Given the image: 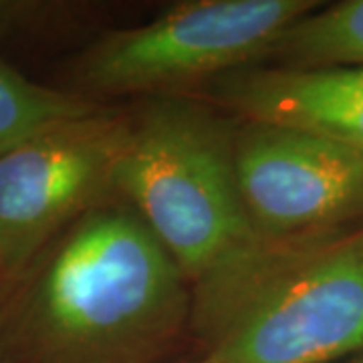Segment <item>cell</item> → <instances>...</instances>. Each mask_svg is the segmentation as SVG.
<instances>
[{
	"instance_id": "5b68a950",
	"label": "cell",
	"mask_w": 363,
	"mask_h": 363,
	"mask_svg": "<svg viewBox=\"0 0 363 363\" xmlns=\"http://www.w3.org/2000/svg\"><path fill=\"white\" fill-rule=\"evenodd\" d=\"M128 131L130 116L97 107L0 156V279L6 295L59 234L116 200Z\"/></svg>"
},
{
	"instance_id": "52a82bcc",
	"label": "cell",
	"mask_w": 363,
	"mask_h": 363,
	"mask_svg": "<svg viewBox=\"0 0 363 363\" xmlns=\"http://www.w3.org/2000/svg\"><path fill=\"white\" fill-rule=\"evenodd\" d=\"M212 89L242 119L313 131L363 156V67H242Z\"/></svg>"
},
{
	"instance_id": "4fadbf2b",
	"label": "cell",
	"mask_w": 363,
	"mask_h": 363,
	"mask_svg": "<svg viewBox=\"0 0 363 363\" xmlns=\"http://www.w3.org/2000/svg\"><path fill=\"white\" fill-rule=\"evenodd\" d=\"M359 234H362V238H363V230H362V233H359Z\"/></svg>"
},
{
	"instance_id": "9c48e42d",
	"label": "cell",
	"mask_w": 363,
	"mask_h": 363,
	"mask_svg": "<svg viewBox=\"0 0 363 363\" xmlns=\"http://www.w3.org/2000/svg\"><path fill=\"white\" fill-rule=\"evenodd\" d=\"M101 105L69 89L25 77L0 59V156L59 121L85 116Z\"/></svg>"
},
{
	"instance_id": "7a4b0ae2",
	"label": "cell",
	"mask_w": 363,
	"mask_h": 363,
	"mask_svg": "<svg viewBox=\"0 0 363 363\" xmlns=\"http://www.w3.org/2000/svg\"><path fill=\"white\" fill-rule=\"evenodd\" d=\"M190 323L228 363H327L363 350V238H257L192 285Z\"/></svg>"
},
{
	"instance_id": "5bb4252c",
	"label": "cell",
	"mask_w": 363,
	"mask_h": 363,
	"mask_svg": "<svg viewBox=\"0 0 363 363\" xmlns=\"http://www.w3.org/2000/svg\"><path fill=\"white\" fill-rule=\"evenodd\" d=\"M359 363H363V362H359Z\"/></svg>"
},
{
	"instance_id": "277c9868",
	"label": "cell",
	"mask_w": 363,
	"mask_h": 363,
	"mask_svg": "<svg viewBox=\"0 0 363 363\" xmlns=\"http://www.w3.org/2000/svg\"><path fill=\"white\" fill-rule=\"evenodd\" d=\"M319 6L313 0H198L182 2L156 21L101 35L69 67L71 93H166L262 65L277 39Z\"/></svg>"
},
{
	"instance_id": "7c38bea8",
	"label": "cell",
	"mask_w": 363,
	"mask_h": 363,
	"mask_svg": "<svg viewBox=\"0 0 363 363\" xmlns=\"http://www.w3.org/2000/svg\"><path fill=\"white\" fill-rule=\"evenodd\" d=\"M196 363H228V362H222V359H216V357H210V355H204L200 362Z\"/></svg>"
},
{
	"instance_id": "6da1fadb",
	"label": "cell",
	"mask_w": 363,
	"mask_h": 363,
	"mask_svg": "<svg viewBox=\"0 0 363 363\" xmlns=\"http://www.w3.org/2000/svg\"><path fill=\"white\" fill-rule=\"evenodd\" d=\"M190 281L121 200L59 234L9 291L0 363H147L192 313Z\"/></svg>"
},
{
	"instance_id": "3957f363",
	"label": "cell",
	"mask_w": 363,
	"mask_h": 363,
	"mask_svg": "<svg viewBox=\"0 0 363 363\" xmlns=\"http://www.w3.org/2000/svg\"><path fill=\"white\" fill-rule=\"evenodd\" d=\"M234 131L180 95H157L130 117L116 200L142 218L190 285L259 238L240 196Z\"/></svg>"
},
{
	"instance_id": "ba28073f",
	"label": "cell",
	"mask_w": 363,
	"mask_h": 363,
	"mask_svg": "<svg viewBox=\"0 0 363 363\" xmlns=\"http://www.w3.org/2000/svg\"><path fill=\"white\" fill-rule=\"evenodd\" d=\"M267 67L331 69L363 67V0L321 4L301 16L277 39Z\"/></svg>"
},
{
	"instance_id": "8992f818",
	"label": "cell",
	"mask_w": 363,
	"mask_h": 363,
	"mask_svg": "<svg viewBox=\"0 0 363 363\" xmlns=\"http://www.w3.org/2000/svg\"><path fill=\"white\" fill-rule=\"evenodd\" d=\"M242 121L236 176L259 238L331 234L363 216V156L313 131Z\"/></svg>"
},
{
	"instance_id": "30bf717a",
	"label": "cell",
	"mask_w": 363,
	"mask_h": 363,
	"mask_svg": "<svg viewBox=\"0 0 363 363\" xmlns=\"http://www.w3.org/2000/svg\"><path fill=\"white\" fill-rule=\"evenodd\" d=\"M89 9L65 0H0V43L52 40L83 21Z\"/></svg>"
},
{
	"instance_id": "8fae6325",
	"label": "cell",
	"mask_w": 363,
	"mask_h": 363,
	"mask_svg": "<svg viewBox=\"0 0 363 363\" xmlns=\"http://www.w3.org/2000/svg\"><path fill=\"white\" fill-rule=\"evenodd\" d=\"M4 301H6V289H4V285H2V279H0V311H2Z\"/></svg>"
}]
</instances>
